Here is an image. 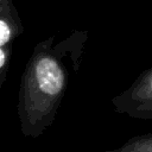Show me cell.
<instances>
[{
  "label": "cell",
  "instance_id": "1",
  "mask_svg": "<svg viewBox=\"0 0 152 152\" xmlns=\"http://www.w3.org/2000/svg\"><path fill=\"white\" fill-rule=\"evenodd\" d=\"M88 32L75 30L57 44L50 36L36 44L21 75L18 94L20 131L40 137L55 121L69 83V68L80 69Z\"/></svg>",
  "mask_w": 152,
  "mask_h": 152
},
{
  "label": "cell",
  "instance_id": "2",
  "mask_svg": "<svg viewBox=\"0 0 152 152\" xmlns=\"http://www.w3.org/2000/svg\"><path fill=\"white\" fill-rule=\"evenodd\" d=\"M112 106L119 114L152 120V66L140 72L127 89L115 95Z\"/></svg>",
  "mask_w": 152,
  "mask_h": 152
},
{
  "label": "cell",
  "instance_id": "3",
  "mask_svg": "<svg viewBox=\"0 0 152 152\" xmlns=\"http://www.w3.org/2000/svg\"><path fill=\"white\" fill-rule=\"evenodd\" d=\"M24 32V25L13 0H0V46L13 44Z\"/></svg>",
  "mask_w": 152,
  "mask_h": 152
},
{
  "label": "cell",
  "instance_id": "4",
  "mask_svg": "<svg viewBox=\"0 0 152 152\" xmlns=\"http://www.w3.org/2000/svg\"><path fill=\"white\" fill-rule=\"evenodd\" d=\"M118 152H152V132L139 134L126 140L120 147L114 148Z\"/></svg>",
  "mask_w": 152,
  "mask_h": 152
},
{
  "label": "cell",
  "instance_id": "5",
  "mask_svg": "<svg viewBox=\"0 0 152 152\" xmlns=\"http://www.w3.org/2000/svg\"><path fill=\"white\" fill-rule=\"evenodd\" d=\"M12 52H13V44L0 46V88L4 86L7 78L10 63L12 59Z\"/></svg>",
  "mask_w": 152,
  "mask_h": 152
}]
</instances>
